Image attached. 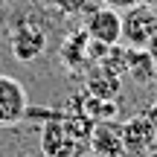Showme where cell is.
<instances>
[{
	"label": "cell",
	"instance_id": "obj_1",
	"mask_svg": "<svg viewBox=\"0 0 157 157\" xmlns=\"http://www.w3.org/2000/svg\"><path fill=\"white\" fill-rule=\"evenodd\" d=\"M157 35V9L148 3H137L122 15V41L134 50H146Z\"/></svg>",
	"mask_w": 157,
	"mask_h": 157
},
{
	"label": "cell",
	"instance_id": "obj_2",
	"mask_svg": "<svg viewBox=\"0 0 157 157\" xmlns=\"http://www.w3.org/2000/svg\"><path fill=\"white\" fill-rule=\"evenodd\" d=\"M47 47V35L38 23L32 21H23V23H12L9 29V50L17 61H35V58L44 52Z\"/></svg>",
	"mask_w": 157,
	"mask_h": 157
},
{
	"label": "cell",
	"instance_id": "obj_3",
	"mask_svg": "<svg viewBox=\"0 0 157 157\" xmlns=\"http://www.w3.org/2000/svg\"><path fill=\"white\" fill-rule=\"evenodd\" d=\"M90 151L96 157H125V140H122V122L117 119H96L90 128Z\"/></svg>",
	"mask_w": 157,
	"mask_h": 157
},
{
	"label": "cell",
	"instance_id": "obj_4",
	"mask_svg": "<svg viewBox=\"0 0 157 157\" xmlns=\"http://www.w3.org/2000/svg\"><path fill=\"white\" fill-rule=\"evenodd\" d=\"M29 111V96L17 78L0 76V125H15L26 119Z\"/></svg>",
	"mask_w": 157,
	"mask_h": 157
},
{
	"label": "cell",
	"instance_id": "obj_5",
	"mask_svg": "<svg viewBox=\"0 0 157 157\" xmlns=\"http://www.w3.org/2000/svg\"><path fill=\"white\" fill-rule=\"evenodd\" d=\"M122 140H125V154L146 157L157 146V128L146 113H140V117H131L128 122H122Z\"/></svg>",
	"mask_w": 157,
	"mask_h": 157
},
{
	"label": "cell",
	"instance_id": "obj_6",
	"mask_svg": "<svg viewBox=\"0 0 157 157\" xmlns=\"http://www.w3.org/2000/svg\"><path fill=\"white\" fill-rule=\"evenodd\" d=\"M84 32H87L90 41H99V44H119L122 41V15L111 6H102V9H93L87 15V23H84Z\"/></svg>",
	"mask_w": 157,
	"mask_h": 157
},
{
	"label": "cell",
	"instance_id": "obj_7",
	"mask_svg": "<svg viewBox=\"0 0 157 157\" xmlns=\"http://www.w3.org/2000/svg\"><path fill=\"white\" fill-rule=\"evenodd\" d=\"M76 137H70V131L64 128L61 117H52L41 131V151L47 157H76L78 146Z\"/></svg>",
	"mask_w": 157,
	"mask_h": 157
},
{
	"label": "cell",
	"instance_id": "obj_8",
	"mask_svg": "<svg viewBox=\"0 0 157 157\" xmlns=\"http://www.w3.org/2000/svg\"><path fill=\"white\" fill-rule=\"evenodd\" d=\"M87 93L96 99H117L119 96V73L105 64H93L87 73Z\"/></svg>",
	"mask_w": 157,
	"mask_h": 157
},
{
	"label": "cell",
	"instance_id": "obj_9",
	"mask_svg": "<svg viewBox=\"0 0 157 157\" xmlns=\"http://www.w3.org/2000/svg\"><path fill=\"white\" fill-rule=\"evenodd\" d=\"M87 44H90L87 32H73V35H67L64 44H61V50H58L61 64H64V67H70V70L90 64V58H87Z\"/></svg>",
	"mask_w": 157,
	"mask_h": 157
},
{
	"label": "cell",
	"instance_id": "obj_10",
	"mask_svg": "<svg viewBox=\"0 0 157 157\" xmlns=\"http://www.w3.org/2000/svg\"><path fill=\"white\" fill-rule=\"evenodd\" d=\"M154 67H157V61L151 58L148 50H134V47H128V64H125V70L140 84H146V82L154 78Z\"/></svg>",
	"mask_w": 157,
	"mask_h": 157
},
{
	"label": "cell",
	"instance_id": "obj_11",
	"mask_svg": "<svg viewBox=\"0 0 157 157\" xmlns=\"http://www.w3.org/2000/svg\"><path fill=\"white\" fill-rule=\"evenodd\" d=\"M102 3H105V6H111V9H117V12H119V9L125 12V9H131V6H137L140 0H102Z\"/></svg>",
	"mask_w": 157,
	"mask_h": 157
},
{
	"label": "cell",
	"instance_id": "obj_12",
	"mask_svg": "<svg viewBox=\"0 0 157 157\" xmlns=\"http://www.w3.org/2000/svg\"><path fill=\"white\" fill-rule=\"evenodd\" d=\"M56 6H61L64 12H78L84 9V0H56Z\"/></svg>",
	"mask_w": 157,
	"mask_h": 157
},
{
	"label": "cell",
	"instance_id": "obj_13",
	"mask_svg": "<svg viewBox=\"0 0 157 157\" xmlns=\"http://www.w3.org/2000/svg\"><path fill=\"white\" fill-rule=\"evenodd\" d=\"M146 50H148V52H151V58H154V61H157V35H154V38H151V41H148V47H146Z\"/></svg>",
	"mask_w": 157,
	"mask_h": 157
},
{
	"label": "cell",
	"instance_id": "obj_14",
	"mask_svg": "<svg viewBox=\"0 0 157 157\" xmlns=\"http://www.w3.org/2000/svg\"><path fill=\"white\" fill-rule=\"evenodd\" d=\"M146 117H148V119H151V122H154V128H157V105L151 108V111H146Z\"/></svg>",
	"mask_w": 157,
	"mask_h": 157
},
{
	"label": "cell",
	"instance_id": "obj_15",
	"mask_svg": "<svg viewBox=\"0 0 157 157\" xmlns=\"http://www.w3.org/2000/svg\"><path fill=\"white\" fill-rule=\"evenodd\" d=\"M140 3H148V6H157V0H140Z\"/></svg>",
	"mask_w": 157,
	"mask_h": 157
},
{
	"label": "cell",
	"instance_id": "obj_16",
	"mask_svg": "<svg viewBox=\"0 0 157 157\" xmlns=\"http://www.w3.org/2000/svg\"><path fill=\"white\" fill-rule=\"evenodd\" d=\"M148 157H157V151H154V154H148Z\"/></svg>",
	"mask_w": 157,
	"mask_h": 157
}]
</instances>
